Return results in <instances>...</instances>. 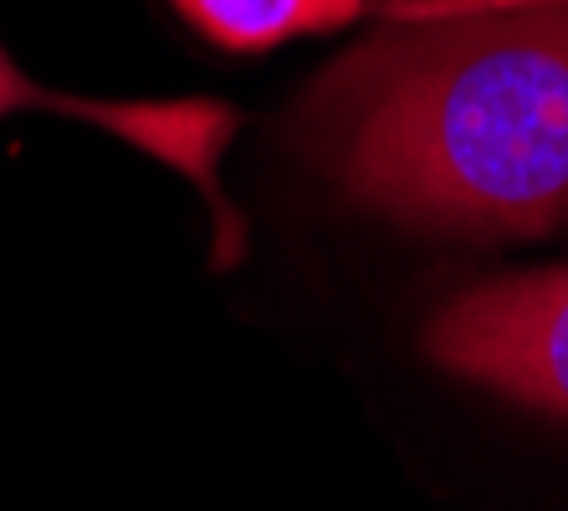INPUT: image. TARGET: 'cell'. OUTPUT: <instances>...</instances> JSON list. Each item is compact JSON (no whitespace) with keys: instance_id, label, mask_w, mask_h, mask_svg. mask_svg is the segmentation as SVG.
I'll return each mask as SVG.
<instances>
[{"instance_id":"cell-2","label":"cell","mask_w":568,"mask_h":511,"mask_svg":"<svg viewBox=\"0 0 568 511\" xmlns=\"http://www.w3.org/2000/svg\"><path fill=\"white\" fill-rule=\"evenodd\" d=\"M425 354L456 379L568 420V262L450 297L425 328Z\"/></svg>"},{"instance_id":"cell-1","label":"cell","mask_w":568,"mask_h":511,"mask_svg":"<svg viewBox=\"0 0 568 511\" xmlns=\"http://www.w3.org/2000/svg\"><path fill=\"white\" fill-rule=\"evenodd\" d=\"M348 195L466 241L568 225V11L384 21L303 108Z\"/></svg>"},{"instance_id":"cell-5","label":"cell","mask_w":568,"mask_h":511,"mask_svg":"<svg viewBox=\"0 0 568 511\" xmlns=\"http://www.w3.org/2000/svg\"><path fill=\"white\" fill-rule=\"evenodd\" d=\"M384 21H436V16L481 11H568V0H374Z\"/></svg>"},{"instance_id":"cell-4","label":"cell","mask_w":568,"mask_h":511,"mask_svg":"<svg viewBox=\"0 0 568 511\" xmlns=\"http://www.w3.org/2000/svg\"><path fill=\"white\" fill-rule=\"evenodd\" d=\"M195 31L231 47V52H266L282 41L317 37V31L354 27L369 0H174Z\"/></svg>"},{"instance_id":"cell-3","label":"cell","mask_w":568,"mask_h":511,"mask_svg":"<svg viewBox=\"0 0 568 511\" xmlns=\"http://www.w3.org/2000/svg\"><path fill=\"white\" fill-rule=\"evenodd\" d=\"M16 108H37V113H57V119H78L93 129L113 133L139 154L159 159L180 170L195 184L205 205L215 215V231L231 251L241 246V215H231L221 195V154L236 133V108L211 103V98H174V103H108V98H72V92H52L31 82L21 67L0 47V119H11Z\"/></svg>"}]
</instances>
